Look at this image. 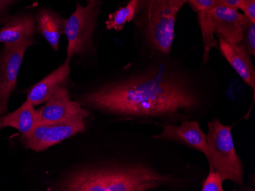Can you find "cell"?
Returning a JSON list of instances; mask_svg holds the SVG:
<instances>
[{
  "label": "cell",
  "mask_w": 255,
  "mask_h": 191,
  "mask_svg": "<svg viewBox=\"0 0 255 191\" xmlns=\"http://www.w3.org/2000/svg\"><path fill=\"white\" fill-rule=\"evenodd\" d=\"M223 182L224 181L219 173L215 172L213 169L208 168L207 175L203 180L200 191H224L223 186Z\"/></svg>",
  "instance_id": "19"
},
{
  "label": "cell",
  "mask_w": 255,
  "mask_h": 191,
  "mask_svg": "<svg viewBox=\"0 0 255 191\" xmlns=\"http://www.w3.org/2000/svg\"><path fill=\"white\" fill-rule=\"evenodd\" d=\"M27 47L5 45L0 56V116L8 111V102L17 85L18 72Z\"/></svg>",
  "instance_id": "7"
},
{
  "label": "cell",
  "mask_w": 255,
  "mask_h": 191,
  "mask_svg": "<svg viewBox=\"0 0 255 191\" xmlns=\"http://www.w3.org/2000/svg\"><path fill=\"white\" fill-rule=\"evenodd\" d=\"M193 9L197 13L201 29L203 43V61L207 62L210 59V51L212 48L218 47V42L212 34L208 24V12L217 6L216 0H187Z\"/></svg>",
  "instance_id": "16"
},
{
  "label": "cell",
  "mask_w": 255,
  "mask_h": 191,
  "mask_svg": "<svg viewBox=\"0 0 255 191\" xmlns=\"http://www.w3.org/2000/svg\"><path fill=\"white\" fill-rule=\"evenodd\" d=\"M126 76L89 88L77 102L90 114L164 127L206 119L221 99L213 78L168 55Z\"/></svg>",
  "instance_id": "1"
},
{
  "label": "cell",
  "mask_w": 255,
  "mask_h": 191,
  "mask_svg": "<svg viewBox=\"0 0 255 191\" xmlns=\"http://www.w3.org/2000/svg\"><path fill=\"white\" fill-rule=\"evenodd\" d=\"M199 121L187 120L178 125H168L162 128L161 132L152 135L153 137L164 142L184 145L207 155L206 134L200 127Z\"/></svg>",
  "instance_id": "8"
},
{
  "label": "cell",
  "mask_w": 255,
  "mask_h": 191,
  "mask_svg": "<svg viewBox=\"0 0 255 191\" xmlns=\"http://www.w3.org/2000/svg\"><path fill=\"white\" fill-rule=\"evenodd\" d=\"M38 124L58 122L76 117L88 118L90 111L77 101H72L65 86L57 89L54 95L45 102V105L38 110Z\"/></svg>",
  "instance_id": "9"
},
{
  "label": "cell",
  "mask_w": 255,
  "mask_h": 191,
  "mask_svg": "<svg viewBox=\"0 0 255 191\" xmlns=\"http://www.w3.org/2000/svg\"><path fill=\"white\" fill-rule=\"evenodd\" d=\"M36 22L30 14L20 15L8 20L0 29V43L5 45H23L29 48L36 32Z\"/></svg>",
  "instance_id": "12"
},
{
  "label": "cell",
  "mask_w": 255,
  "mask_h": 191,
  "mask_svg": "<svg viewBox=\"0 0 255 191\" xmlns=\"http://www.w3.org/2000/svg\"><path fill=\"white\" fill-rule=\"evenodd\" d=\"M240 9L246 17L255 22V0H246Z\"/></svg>",
  "instance_id": "20"
},
{
  "label": "cell",
  "mask_w": 255,
  "mask_h": 191,
  "mask_svg": "<svg viewBox=\"0 0 255 191\" xmlns=\"http://www.w3.org/2000/svg\"><path fill=\"white\" fill-rule=\"evenodd\" d=\"M100 154L64 175L53 191H193L208 171L180 154L173 143L147 136L136 150Z\"/></svg>",
  "instance_id": "2"
},
{
  "label": "cell",
  "mask_w": 255,
  "mask_h": 191,
  "mask_svg": "<svg viewBox=\"0 0 255 191\" xmlns=\"http://www.w3.org/2000/svg\"><path fill=\"white\" fill-rule=\"evenodd\" d=\"M17 0H0V13Z\"/></svg>",
  "instance_id": "22"
},
{
  "label": "cell",
  "mask_w": 255,
  "mask_h": 191,
  "mask_svg": "<svg viewBox=\"0 0 255 191\" xmlns=\"http://www.w3.org/2000/svg\"><path fill=\"white\" fill-rule=\"evenodd\" d=\"M70 62L66 60L62 65L33 85L27 95L28 102L34 106L45 103L57 89L65 86L71 72Z\"/></svg>",
  "instance_id": "13"
},
{
  "label": "cell",
  "mask_w": 255,
  "mask_h": 191,
  "mask_svg": "<svg viewBox=\"0 0 255 191\" xmlns=\"http://www.w3.org/2000/svg\"><path fill=\"white\" fill-rule=\"evenodd\" d=\"M101 8L100 0H90L86 6L77 3L75 11L66 19L67 60L94 52V38Z\"/></svg>",
  "instance_id": "5"
},
{
  "label": "cell",
  "mask_w": 255,
  "mask_h": 191,
  "mask_svg": "<svg viewBox=\"0 0 255 191\" xmlns=\"http://www.w3.org/2000/svg\"><path fill=\"white\" fill-rule=\"evenodd\" d=\"M38 124V110L26 99L20 108L5 116L0 117V130L5 127H12L26 136Z\"/></svg>",
  "instance_id": "15"
},
{
  "label": "cell",
  "mask_w": 255,
  "mask_h": 191,
  "mask_svg": "<svg viewBox=\"0 0 255 191\" xmlns=\"http://www.w3.org/2000/svg\"><path fill=\"white\" fill-rule=\"evenodd\" d=\"M233 125H224L219 118L208 121L206 134L208 168L217 172L223 181L245 188L244 165L235 148Z\"/></svg>",
  "instance_id": "4"
},
{
  "label": "cell",
  "mask_w": 255,
  "mask_h": 191,
  "mask_svg": "<svg viewBox=\"0 0 255 191\" xmlns=\"http://www.w3.org/2000/svg\"><path fill=\"white\" fill-rule=\"evenodd\" d=\"M218 45L219 52L253 91V105L255 100V68L244 44L242 42L231 44L219 39Z\"/></svg>",
  "instance_id": "11"
},
{
  "label": "cell",
  "mask_w": 255,
  "mask_h": 191,
  "mask_svg": "<svg viewBox=\"0 0 255 191\" xmlns=\"http://www.w3.org/2000/svg\"><path fill=\"white\" fill-rule=\"evenodd\" d=\"M137 22L144 52L148 59L170 55L175 38L177 15L187 0H145Z\"/></svg>",
  "instance_id": "3"
},
{
  "label": "cell",
  "mask_w": 255,
  "mask_h": 191,
  "mask_svg": "<svg viewBox=\"0 0 255 191\" xmlns=\"http://www.w3.org/2000/svg\"><path fill=\"white\" fill-rule=\"evenodd\" d=\"M218 5L229 7V8L239 9L244 3L246 0H216Z\"/></svg>",
  "instance_id": "21"
},
{
  "label": "cell",
  "mask_w": 255,
  "mask_h": 191,
  "mask_svg": "<svg viewBox=\"0 0 255 191\" xmlns=\"http://www.w3.org/2000/svg\"><path fill=\"white\" fill-rule=\"evenodd\" d=\"M37 31L51 45L54 51H58L59 41L64 34L66 19L59 14L48 8H41L35 18Z\"/></svg>",
  "instance_id": "14"
},
{
  "label": "cell",
  "mask_w": 255,
  "mask_h": 191,
  "mask_svg": "<svg viewBox=\"0 0 255 191\" xmlns=\"http://www.w3.org/2000/svg\"><path fill=\"white\" fill-rule=\"evenodd\" d=\"M87 1H88V2H89V1H90V0H87Z\"/></svg>",
  "instance_id": "23"
},
{
  "label": "cell",
  "mask_w": 255,
  "mask_h": 191,
  "mask_svg": "<svg viewBox=\"0 0 255 191\" xmlns=\"http://www.w3.org/2000/svg\"><path fill=\"white\" fill-rule=\"evenodd\" d=\"M85 119L84 117L78 116L58 122L38 124L26 136H21V139L27 149L41 152L76 134L85 132Z\"/></svg>",
  "instance_id": "6"
},
{
  "label": "cell",
  "mask_w": 255,
  "mask_h": 191,
  "mask_svg": "<svg viewBox=\"0 0 255 191\" xmlns=\"http://www.w3.org/2000/svg\"><path fill=\"white\" fill-rule=\"evenodd\" d=\"M241 25L245 48L250 56H255V22L249 19L244 14H241Z\"/></svg>",
  "instance_id": "18"
},
{
  "label": "cell",
  "mask_w": 255,
  "mask_h": 191,
  "mask_svg": "<svg viewBox=\"0 0 255 191\" xmlns=\"http://www.w3.org/2000/svg\"><path fill=\"white\" fill-rule=\"evenodd\" d=\"M145 0H129L125 7H122L113 13L109 15L106 21L108 30L121 31L124 29L125 25L135 18L139 10L142 8Z\"/></svg>",
  "instance_id": "17"
},
{
  "label": "cell",
  "mask_w": 255,
  "mask_h": 191,
  "mask_svg": "<svg viewBox=\"0 0 255 191\" xmlns=\"http://www.w3.org/2000/svg\"><path fill=\"white\" fill-rule=\"evenodd\" d=\"M241 13L234 8L217 5L208 12V24L212 34L231 44L243 41Z\"/></svg>",
  "instance_id": "10"
}]
</instances>
